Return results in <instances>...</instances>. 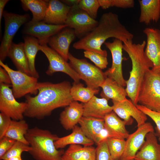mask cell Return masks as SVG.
Instances as JSON below:
<instances>
[{"mask_svg": "<svg viewBox=\"0 0 160 160\" xmlns=\"http://www.w3.org/2000/svg\"><path fill=\"white\" fill-rule=\"evenodd\" d=\"M113 111V107L108 105L107 100L94 95L84 103L83 116L104 119L107 114Z\"/></svg>", "mask_w": 160, "mask_h": 160, "instance_id": "obj_21", "label": "cell"}, {"mask_svg": "<svg viewBox=\"0 0 160 160\" xmlns=\"http://www.w3.org/2000/svg\"><path fill=\"white\" fill-rule=\"evenodd\" d=\"M84 103L73 101L60 113L59 120L66 130L72 129L83 116Z\"/></svg>", "mask_w": 160, "mask_h": 160, "instance_id": "obj_19", "label": "cell"}, {"mask_svg": "<svg viewBox=\"0 0 160 160\" xmlns=\"http://www.w3.org/2000/svg\"><path fill=\"white\" fill-rule=\"evenodd\" d=\"M135 160H160V144L154 132L148 133L145 141L137 153Z\"/></svg>", "mask_w": 160, "mask_h": 160, "instance_id": "obj_20", "label": "cell"}, {"mask_svg": "<svg viewBox=\"0 0 160 160\" xmlns=\"http://www.w3.org/2000/svg\"><path fill=\"white\" fill-rule=\"evenodd\" d=\"M7 56L12 60L18 71L30 75L28 59L25 54L24 43H12L7 53Z\"/></svg>", "mask_w": 160, "mask_h": 160, "instance_id": "obj_27", "label": "cell"}, {"mask_svg": "<svg viewBox=\"0 0 160 160\" xmlns=\"http://www.w3.org/2000/svg\"><path fill=\"white\" fill-rule=\"evenodd\" d=\"M135 160V159H133V160Z\"/></svg>", "mask_w": 160, "mask_h": 160, "instance_id": "obj_48", "label": "cell"}, {"mask_svg": "<svg viewBox=\"0 0 160 160\" xmlns=\"http://www.w3.org/2000/svg\"><path fill=\"white\" fill-rule=\"evenodd\" d=\"M66 27L65 24L55 25L47 23L43 21L31 20L25 24L23 33L36 38L40 45L47 44L52 36Z\"/></svg>", "mask_w": 160, "mask_h": 160, "instance_id": "obj_15", "label": "cell"}, {"mask_svg": "<svg viewBox=\"0 0 160 160\" xmlns=\"http://www.w3.org/2000/svg\"><path fill=\"white\" fill-rule=\"evenodd\" d=\"M8 0H0V28L1 30V23L2 16L4 12V9L5 5L9 1Z\"/></svg>", "mask_w": 160, "mask_h": 160, "instance_id": "obj_43", "label": "cell"}, {"mask_svg": "<svg viewBox=\"0 0 160 160\" xmlns=\"http://www.w3.org/2000/svg\"><path fill=\"white\" fill-rule=\"evenodd\" d=\"M140 23L146 25L151 21L157 23L160 18L159 0H139Z\"/></svg>", "mask_w": 160, "mask_h": 160, "instance_id": "obj_24", "label": "cell"}, {"mask_svg": "<svg viewBox=\"0 0 160 160\" xmlns=\"http://www.w3.org/2000/svg\"><path fill=\"white\" fill-rule=\"evenodd\" d=\"M123 43V49L128 55L132 65L129 78L126 81L125 90L127 96L136 105L138 103L139 93L145 75L153 68V65L145 54V41L137 44L134 43L132 40Z\"/></svg>", "mask_w": 160, "mask_h": 160, "instance_id": "obj_3", "label": "cell"}, {"mask_svg": "<svg viewBox=\"0 0 160 160\" xmlns=\"http://www.w3.org/2000/svg\"><path fill=\"white\" fill-rule=\"evenodd\" d=\"M11 86L0 84V111L12 120L18 121L23 119L27 103L19 102L16 100L12 89L10 88Z\"/></svg>", "mask_w": 160, "mask_h": 160, "instance_id": "obj_9", "label": "cell"}, {"mask_svg": "<svg viewBox=\"0 0 160 160\" xmlns=\"http://www.w3.org/2000/svg\"><path fill=\"white\" fill-rule=\"evenodd\" d=\"M7 160H22L21 157H16L11 158Z\"/></svg>", "mask_w": 160, "mask_h": 160, "instance_id": "obj_45", "label": "cell"}, {"mask_svg": "<svg viewBox=\"0 0 160 160\" xmlns=\"http://www.w3.org/2000/svg\"><path fill=\"white\" fill-rule=\"evenodd\" d=\"M100 7L104 9L115 7L123 9L132 8L135 3L133 0H99Z\"/></svg>", "mask_w": 160, "mask_h": 160, "instance_id": "obj_36", "label": "cell"}, {"mask_svg": "<svg viewBox=\"0 0 160 160\" xmlns=\"http://www.w3.org/2000/svg\"><path fill=\"white\" fill-rule=\"evenodd\" d=\"M70 134L58 138L54 144L57 149H62L68 145L79 144L83 146H92L94 142L85 135L80 126L76 125Z\"/></svg>", "mask_w": 160, "mask_h": 160, "instance_id": "obj_26", "label": "cell"}, {"mask_svg": "<svg viewBox=\"0 0 160 160\" xmlns=\"http://www.w3.org/2000/svg\"><path fill=\"white\" fill-rule=\"evenodd\" d=\"M16 141L6 136H4L0 139V158L11 148Z\"/></svg>", "mask_w": 160, "mask_h": 160, "instance_id": "obj_40", "label": "cell"}, {"mask_svg": "<svg viewBox=\"0 0 160 160\" xmlns=\"http://www.w3.org/2000/svg\"><path fill=\"white\" fill-rule=\"evenodd\" d=\"M0 65L7 72L10 78L13 94L19 98L29 94L36 95L38 92V78L9 68L0 60Z\"/></svg>", "mask_w": 160, "mask_h": 160, "instance_id": "obj_7", "label": "cell"}, {"mask_svg": "<svg viewBox=\"0 0 160 160\" xmlns=\"http://www.w3.org/2000/svg\"><path fill=\"white\" fill-rule=\"evenodd\" d=\"M5 21L4 35L0 46V60L3 62L7 57L14 36L23 24L27 23L29 18L28 14L20 15L4 11Z\"/></svg>", "mask_w": 160, "mask_h": 160, "instance_id": "obj_8", "label": "cell"}, {"mask_svg": "<svg viewBox=\"0 0 160 160\" xmlns=\"http://www.w3.org/2000/svg\"><path fill=\"white\" fill-rule=\"evenodd\" d=\"M104 120V127L109 137L125 139L128 137L129 134L126 128V122L113 111L107 114Z\"/></svg>", "mask_w": 160, "mask_h": 160, "instance_id": "obj_23", "label": "cell"}, {"mask_svg": "<svg viewBox=\"0 0 160 160\" xmlns=\"http://www.w3.org/2000/svg\"><path fill=\"white\" fill-rule=\"evenodd\" d=\"M76 37L74 30L66 27L52 36L48 43L51 48L67 61L69 47Z\"/></svg>", "mask_w": 160, "mask_h": 160, "instance_id": "obj_17", "label": "cell"}, {"mask_svg": "<svg viewBox=\"0 0 160 160\" xmlns=\"http://www.w3.org/2000/svg\"><path fill=\"white\" fill-rule=\"evenodd\" d=\"M96 148L92 146L69 145L62 156V160H96Z\"/></svg>", "mask_w": 160, "mask_h": 160, "instance_id": "obj_25", "label": "cell"}, {"mask_svg": "<svg viewBox=\"0 0 160 160\" xmlns=\"http://www.w3.org/2000/svg\"><path fill=\"white\" fill-rule=\"evenodd\" d=\"M22 7L25 11L30 10L33 15L31 21H43L45 17L49 0H21Z\"/></svg>", "mask_w": 160, "mask_h": 160, "instance_id": "obj_30", "label": "cell"}, {"mask_svg": "<svg viewBox=\"0 0 160 160\" xmlns=\"http://www.w3.org/2000/svg\"><path fill=\"white\" fill-rule=\"evenodd\" d=\"M100 87L102 89L100 95L108 100L121 101L126 99L127 96L125 89L114 80L106 77Z\"/></svg>", "mask_w": 160, "mask_h": 160, "instance_id": "obj_28", "label": "cell"}, {"mask_svg": "<svg viewBox=\"0 0 160 160\" xmlns=\"http://www.w3.org/2000/svg\"><path fill=\"white\" fill-rule=\"evenodd\" d=\"M84 56L93 62L96 66L101 69L106 68L108 63L107 57L95 52L85 50Z\"/></svg>", "mask_w": 160, "mask_h": 160, "instance_id": "obj_37", "label": "cell"}, {"mask_svg": "<svg viewBox=\"0 0 160 160\" xmlns=\"http://www.w3.org/2000/svg\"><path fill=\"white\" fill-rule=\"evenodd\" d=\"M78 123L87 137L97 145L99 143L100 134L105 128L104 119L83 116Z\"/></svg>", "mask_w": 160, "mask_h": 160, "instance_id": "obj_22", "label": "cell"}, {"mask_svg": "<svg viewBox=\"0 0 160 160\" xmlns=\"http://www.w3.org/2000/svg\"><path fill=\"white\" fill-rule=\"evenodd\" d=\"M96 149V160H114L108 150L107 140L97 144Z\"/></svg>", "mask_w": 160, "mask_h": 160, "instance_id": "obj_38", "label": "cell"}, {"mask_svg": "<svg viewBox=\"0 0 160 160\" xmlns=\"http://www.w3.org/2000/svg\"><path fill=\"white\" fill-rule=\"evenodd\" d=\"M153 127L150 122H145L137 127L136 130L129 134L125 140L124 153L119 160H132L144 143L146 135L154 132Z\"/></svg>", "mask_w": 160, "mask_h": 160, "instance_id": "obj_14", "label": "cell"}, {"mask_svg": "<svg viewBox=\"0 0 160 160\" xmlns=\"http://www.w3.org/2000/svg\"><path fill=\"white\" fill-rule=\"evenodd\" d=\"M29 129L28 124L24 119L12 120L4 136L29 145L25 137Z\"/></svg>", "mask_w": 160, "mask_h": 160, "instance_id": "obj_31", "label": "cell"}, {"mask_svg": "<svg viewBox=\"0 0 160 160\" xmlns=\"http://www.w3.org/2000/svg\"><path fill=\"white\" fill-rule=\"evenodd\" d=\"M31 149L29 145L16 141L11 148L1 157V160H7L13 157H21L24 152H29Z\"/></svg>", "mask_w": 160, "mask_h": 160, "instance_id": "obj_34", "label": "cell"}, {"mask_svg": "<svg viewBox=\"0 0 160 160\" xmlns=\"http://www.w3.org/2000/svg\"><path fill=\"white\" fill-rule=\"evenodd\" d=\"M133 34L120 22L119 16L109 12L103 14L97 25L91 32L73 46L76 49L92 51L107 57V52L101 48L102 45L110 38H114L122 42L132 40Z\"/></svg>", "mask_w": 160, "mask_h": 160, "instance_id": "obj_2", "label": "cell"}, {"mask_svg": "<svg viewBox=\"0 0 160 160\" xmlns=\"http://www.w3.org/2000/svg\"><path fill=\"white\" fill-rule=\"evenodd\" d=\"M40 50L45 55L49 62V65L46 73L52 76L55 73L60 72L68 75L74 82L79 83L80 77L60 55L47 44L40 45Z\"/></svg>", "mask_w": 160, "mask_h": 160, "instance_id": "obj_11", "label": "cell"}, {"mask_svg": "<svg viewBox=\"0 0 160 160\" xmlns=\"http://www.w3.org/2000/svg\"><path fill=\"white\" fill-rule=\"evenodd\" d=\"M107 143L111 155L114 160H119L124 151L125 139L109 137L107 140Z\"/></svg>", "mask_w": 160, "mask_h": 160, "instance_id": "obj_33", "label": "cell"}, {"mask_svg": "<svg viewBox=\"0 0 160 160\" xmlns=\"http://www.w3.org/2000/svg\"><path fill=\"white\" fill-rule=\"evenodd\" d=\"M98 23L77 5L71 7L65 24L73 29L76 37L81 39L92 31Z\"/></svg>", "mask_w": 160, "mask_h": 160, "instance_id": "obj_10", "label": "cell"}, {"mask_svg": "<svg viewBox=\"0 0 160 160\" xmlns=\"http://www.w3.org/2000/svg\"><path fill=\"white\" fill-rule=\"evenodd\" d=\"M159 140L160 142V137H159Z\"/></svg>", "mask_w": 160, "mask_h": 160, "instance_id": "obj_46", "label": "cell"}, {"mask_svg": "<svg viewBox=\"0 0 160 160\" xmlns=\"http://www.w3.org/2000/svg\"><path fill=\"white\" fill-rule=\"evenodd\" d=\"M69 63L85 82L87 87L98 89L107 77L104 72L84 59H79L69 53Z\"/></svg>", "mask_w": 160, "mask_h": 160, "instance_id": "obj_6", "label": "cell"}, {"mask_svg": "<svg viewBox=\"0 0 160 160\" xmlns=\"http://www.w3.org/2000/svg\"><path fill=\"white\" fill-rule=\"evenodd\" d=\"M113 111L120 118L123 119L126 125L132 124L133 119L138 127L145 124L147 116L139 110L131 100L127 98L121 101H112Z\"/></svg>", "mask_w": 160, "mask_h": 160, "instance_id": "obj_13", "label": "cell"}, {"mask_svg": "<svg viewBox=\"0 0 160 160\" xmlns=\"http://www.w3.org/2000/svg\"><path fill=\"white\" fill-rule=\"evenodd\" d=\"M25 137L31 148L28 153L36 160H62L64 151L56 148V135L35 127L29 129Z\"/></svg>", "mask_w": 160, "mask_h": 160, "instance_id": "obj_4", "label": "cell"}, {"mask_svg": "<svg viewBox=\"0 0 160 160\" xmlns=\"http://www.w3.org/2000/svg\"><path fill=\"white\" fill-rule=\"evenodd\" d=\"M24 48L28 61L31 76L37 78L39 74L35 67V59L40 44L38 39L33 36L27 35L24 38Z\"/></svg>", "mask_w": 160, "mask_h": 160, "instance_id": "obj_29", "label": "cell"}, {"mask_svg": "<svg viewBox=\"0 0 160 160\" xmlns=\"http://www.w3.org/2000/svg\"><path fill=\"white\" fill-rule=\"evenodd\" d=\"M143 33L147 38L145 52L153 65L151 69L160 75V30L147 27Z\"/></svg>", "mask_w": 160, "mask_h": 160, "instance_id": "obj_16", "label": "cell"}, {"mask_svg": "<svg viewBox=\"0 0 160 160\" xmlns=\"http://www.w3.org/2000/svg\"><path fill=\"white\" fill-rule=\"evenodd\" d=\"M12 119L4 114L0 113V139L5 136Z\"/></svg>", "mask_w": 160, "mask_h": 160, "instance_id": "obj_41", "label": "cell"}, {"mask_svg": "<svg viewBox=\"0 0 160 160\" xmlns=\"http://www.w3.org/2000/svg\"><path fill=\"white\" fill-rule=\"evenodd\" d=\"M99 88L93 89L81 83L74 82L70 89V94L74 101H79L83 103L88 102L95 95L98 93Z\"/></svg>", "mask_w": 160, "mask_h": 160, "instance_id": "obj_32", "label": "cell"}, {"mask_svg": "<svg viewBox=\"0 0 160 160\" xmlns=\"http://www.w3.org/2000/svg\"><path fill=\"white\" fill-rule=\"evenodd\" d=\"M138 103L155 111H160V75L149 70L139 91Z\"/></svg>", "mask_w": 160, "mask_h": 160, "instance_id": "obj_5", "label": "cell"}, {"mask_svg": "<svg viewBox=\"0 0 160 160\" xmlns=\"http://www.w3.org/2000/svg\"><path fill=\"white\" fill-rule=\"evenodd\" d=\"M80 1V0H65L62 1H63L65 4H66V5L70 7H72L78 5Z\"/></svg>", "mask_w": 160, "mask_h": 160, "instance_id": "obj_44", "label": "cell"}, {"mask_svg": "<svg viewBox=\"0 0 160 160\" xmlns=\"http://www.w3.org/2000/svg\"><path fill=\"white\" fill-rule=\"evenodd\" d=\"M159 6H160V0H159Z\"/></svg>", "mask_w": 160, "mask_h": 160, "instance_id": "obj_47", "label": "cell"}, {"mask_svg": "<svg viewBox=\"0 0 160 160\" xmlns=\"http://www.w3.org/2000/svg\"><path fill=\"white\" fill-rule=\"evenodd\" d=\"M71 7L57 0H49L43 20L50 24L62 25L65 24Z\"/></svg>", "mask_w": 160, "mask_h": 160, "instance_id": "obj_18", "label": "cell"}, {"mask_svg": "<svg viewBox=\"0 0 160 160\" xmlns=\"http://www.w3.org/2000/svg\"><path fill=\"white\" fill-rule=\"evenodd\" d=\"M136 106L138 109L149 117L154 122L156 126L157 135L160 137V111H152L140 104H137Z\"/></svg>", "mask_w": 160, "mask_h": 160, "instance_id": "obj_39", "label": "cell"}, {"mask_svg": "<svg viewBox=\"0 0 160 160\" xmlns=\"http://www.w3.org/2000/svg\"><path fill=\"white\" fill-rule=\"evenodd\" d=\"M104 44L110 51L112 57L111 66L104 72L105 74L107 77L124 87L126 85V80L124 78L122 70L123 43L121 40L115 39L112 42H105Z\"/></svg>", "mask_w": 160, "mask_h": 160, "instance_id": "obj_12", "label": "cell"}, {"mask_svg": "<svg viewBox=\"0 0 160 160\" xmlns=\"http://www.w3.org/2000/svg\"><path fill=\"white\" fill-rule=\"evenodd\" d=\"M0 83L10 85L11 81L7 71L2 67H0Z\"/></svg>", "mask_w": 160, "mask_h": 160, "instance_id": "obj_42", "label": "cell"}, {"mask_svg": "<svg viewBox=\"0 0 160 160\" xmlns=\"http://www.w3.org/2000/svg\"><path fill=\"white\" fill-rule=\"evenodd\" d=\"M78 7L91 17L96 20L98 10L100 6L99 0H80Z\"/></svg>", "mask_w": 160, "mask_h": 160, "instance_id": "obj_35", "label": "cell"}, {"mask_svg": "<svg viewBox=\"0 0 160 160\" xmlns=\"http://www.w3.org/2000/svg\"><path fill=\"white\" fill-rule=\"evenodd\" d=\"M71 87L67 81L56 84L39 82L37 95L25 96L27 105L24 116L42 119L50 116L55 109L67 106L73 101L70 94Z\"/></svg>", "mask_w": 160, "mask_h": 160, "instance_id": "obj_1", "label": "cell"}]
</instances>
